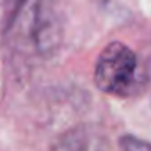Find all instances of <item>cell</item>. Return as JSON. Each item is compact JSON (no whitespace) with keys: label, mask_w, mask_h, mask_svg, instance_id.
Returning a JSON list of instances; mask_svg holds the SVG:
<instances>
[{"label":"cell","mask_w":151,"mask_h":151,"mask_svg":"<svg viewBox=\"0 0 151 151\" xmlns=\"http://www.w3.org/2000/svg\"><path fill=\"white\" fill-rule=\"evenodd\" d=\"M137 55L124 43H109L94 68V84L101 93L126 96L137 77Z\"/></svg>","instance_id":"1"},{"label":"cell","mask_w":151,"mask_h":151,"mask_svg":"<svg viewBox=\"0 0 151 151\" xmlns=\"http://www.w3.org/2000/svg\"><path fill=\"white\" fill-rule=\"evenodd\" d=\"M107 132L98 124H78L64 132L50 151H109Z\"/></svg>","instance_id":"2"},{"label":"cell","mask_w":151,"mask_h":151,"mask_svg":"<svg viewBox=\"0 0 151 151\" xmlns=\"http://www.w3.org/2000/svg\"><path fill=\"white\" fill-rule=\"evenodd\" d=\"M119 146L123 151H151V142L142 140L135 135H123L119 139Z\"/></svg>","instance_id":"3"}]
</instances>
